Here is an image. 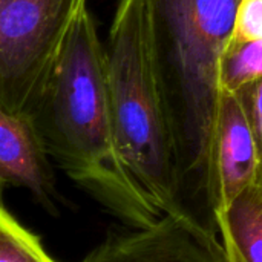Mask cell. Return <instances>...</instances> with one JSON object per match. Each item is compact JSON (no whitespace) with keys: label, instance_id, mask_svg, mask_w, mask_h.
<instances>
[{"label":"cell","instance_id":"obj_1","mask_svg":"<svg viewBox=\"0 0 262 262\" xmlns=\"http://www.w3.org/2000/svg\"><path fill=\"white\" fill-rule=\"evenodd\" d=\"M29 117L49 157L111 215L134 229L161 216L118 154L104 46L88 2L78 8Z\"/></svg>","mask_w":262,"mask_h":262},{"label":"cell","instance_id":"obj_2","mask_svg":"<svg viewBox=\"0 0 262 262\" xmlns=\"http://www.w3.org/2000/svg\"><path fill=\"white\" fill-rule=\"evenodd\" d=\"M239 2L150 0L180 181V212L215 236L213 140L220 66Z\"/></svg>","mask_w":262,"mask_h":262},{"label":"cell","instance_id":"obj_3","mask_svg":"<svg viewBox=\"0 0 262 262\" xmlns=\"http://www.w3.org/2000/svg\"><path fill=\"white\" fill-rule=\"evenodd\" d=\"M104 54L118 154L155 209L161 215L181 216L150 0H118Z\"/></svg>","mask_w":262,"mask_h":262},{"label":"cell","instance_id":"obj_4","mask_svg":"<svg viewBox=\"0 0 262 262\" xmlns=\"http://www.w3.org/2000/svg\"><path fill=\"white\" fill-rule=\"evenodd\" d=\"M88 0H0V107L31 115L63 38Z\"/></svg>","mask_w":262,"mask_h":262},{"label":"cell","instance_id":"obj_5","mask_svg":"<svg viewBox=\"0 0 262 262\" xmlns=\"http://www.w3.org/2000/svg\"><path fill=\"white\" fill-rule=\"evenodd\" d=\"M81 262H227L220 238L190 220L161 215L154 224L114 233Z\"/></svg>","mask_w":262,"mask_h":262},{"label":"cell","instance_id":"obj_6","mask_svg":"<svg viewBox=\"0 0 262 262\" xmlns=\"http://www.w3.org/2000/svg\"><path fill=\"white\" fill-rule=\"evenodd\" d=\"M5 186L26 190L48 215H60L64 198L32 118L0 107V187Z\"/></svg>","mask_w":262,"mask_h":262},{"label":"cell","instance_id":"obj_7","mask_svg":"<svg viewBox=\"0 0 262 262\" xmlns=\"http://www.w3.org/2000/svg\"><path fill=\"white\" fill-rule=\"evenodd\" d=\"M259 157L238 92L220 89L213 140L216 212L227 207L256 180Z\"/></svg>","mask_w":262,"mask_h":262},{"label":"cell","instance_id":"obj_8","mask_svg":"<svg viewBox=\"0 0 262 262\" xmlns=\"http://www.w3.org/2000/svg\"><path fill=\"white\" fill-rule=\"evenodd\" d=\"M216 229L227 262H262V192L255 183L216 212Z\"/></svg>","mask_w":262,"mask_h":262},{"label":"cell","instance_id":"obj_9","mask_svg":"<svg viewBox=\"0 0 262 262\" xmlns=\"http://www.w3.org/2000/svg\"><path fill=\"white\" fill-rule=\"evenodd\" d=\"M0 262H60L0 201Z\"/></svg>","mask_w":262,"mask_h":262},{"label":"cell","instance_id":"obj_10","mask_svg":"<svg viewBox=\"0 0 262 262\" xmlns=\"http://www.w3.org/2000/svg\"><path fill=\"white\" fill-rule=\"evenodd\" d=\"M262 78V40L227 48L220 66V89L238 92Z\"/></svg>","mask_w":262,"mask_h":262},{"label":"cell","instance_id":"obj_11","mask_svg":"<svg viewBox=\"0 0 262 262\" xmlns=\"http://www.w3.org/2000/svg\"><path fill=\"white\" fill-rule=\"evenodd\" d=\"M259 40H262V0H241L226 49Z\"/></svg>","mask_w":262,"mask_h":262},{"label":"cell","instance_id":"obj_12","mask_svg":"<svg viewBox=\"0 0 262 262\" xmlns=\"http://www.w3.org/2000/svg\"><path fill=\"white\" fill-rule=\"evenodd\" d=\"M262 163V78L238 91Z\"/></svg>","mask_w":262,"mask_h":262},{"label":"cell","instance_id":"obj_13","mask_svg":"<svg viewBox=\"0 0 262 262\" xmlns=\"http://www.w3.org/2000/svg\"><path fill=\"white\" fill-rule=\"evenodd\" d=\"M255 184L261 189V192H262V163H259V167H258V173H256Z\"/></svg>","mask_w":262,"mask_h":262},{"label":"cell","instance_id":"obj_14","mask_svg":"<svg viewBox=\"0 0 262 262\" xmlns=\"http://www.w3.org/2000/svg\"><path fill=\"white\" fill-rule=\"evenodd\" d=\"M0 190H2V187H0Z\"/></svg>","mask_w":262,"mask_h":262}]
</instances>
